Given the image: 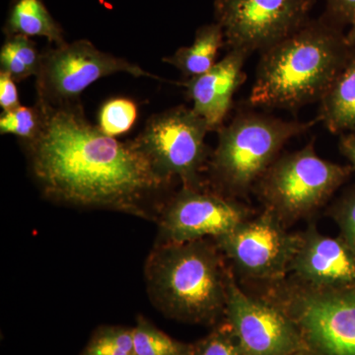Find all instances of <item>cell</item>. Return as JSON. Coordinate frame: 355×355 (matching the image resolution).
Instances as JSON below:
<instances>
[{
	"label": "cell",
	"mask_w": 355,
	"mask_h": 355,
	"mask_svg": "<svg viewBox=\"0 0 355 355\" xmlns=\"http://www.w3.org/2000/svg\"><path fill=\"white\" fill-rule=\"evenodd\" d=\"M43 113L38 137L24 146L30 170L53 202L153 217L154 205L172 182L159 175L133 139L121 142L89 123L81 102Z\"/></svg>",
	"instance_id": "obj_1"
},
{
	"label": "cell",
	"mask_w": 355,
	"mask_h": 355,
	"mask_svg": "<svg viewBox=\"0 0 355 355\" xmlns=\"http://www.w3.org/2000/svg\"><path fill=\"white\" fill-rule=\"evenodd\" d=\"M352 53L335 25L323 18L308 20L261 51L250 104L296 110L320 102Z\"/></svg>",
	"instance_id": "obj_2"
},
{
	"label": "cell",
	"mask_w": 355,
	"mask_h": 355,
	"mask_svg": "<svg viewBox=\"0 0 355 355\" xmlns=\"http://www.w3.org/2000/svg\"><path fill=\"white\" fill-rule=\"evenodd\" d=\"M230 277L220 249L207 239L156 244L146 261L153 304L186 323L212 324L225 316Z\"/></svg>",
	"instance_id": "obj_3"
},
{
	"label": "cell",
	"mask_w": 355,
	"mask_h": 355,
	"mask_svg": "<svg viewBox=\"0 0 355 355\" xmlns=\"http://www.w3.org/2000/svg\"><path fill=\"white\" fill-rule=\"evenodd\" d=\"M309 121H284L263 114H240L218 130L210 172L224 195L242 196L254 188L289 140L314 127Z\"/></svg>",
	"instance_id": "obj_4"
},
{
	"label": "cell",
	"mask_w": 355,
	"mask_h": 355,
	"mask_svg": "<svg viewBox=\"0 0 355 355\" xmlns=\"http://www.w3.org/2000/svg\"><path fill=\"white\" fill-rule=\"evenodd\" d=\"M352 168L324 160L314 140L300 150L280 156L254 188L266 209L280 221L302 218L321 207L349 178Z\"/></svg>",
	"instance_id": "obj_5"
},
{
	"label": "cell",
	"mask_w": 355,
	"mask_h": 355,
	"mask_svg": "<svg viewBox=\"0 0 355 355\" xmlns=\"http://www.w3.org/2000/svg\"><path fill=\"white\" fill-rule=\"evenodd\" d=\"M275 304L318 355H355V288L279 289Z\"/></svg>",
	"instance_id": "obj_6"
},
{
	"label": "cell",
	"mask_w": 355,
	"mask_h": 355,
	"mask_svg": "<svg viewBox=\"0 0 355 355\" xmlns=\"http://www.w3.org/2000/svg\"><path fill=\"white\" fill-rule=\"evenodd\" d=\"M209 132L193 108L178 106L151 116L133 141L166 180L198 186L209 155L205 137Z\"/></svg>",
	"instance_id": "obj_7"
},
{
	"label": "cell",
	"mask_w": 355,
	"mask_h": 355,
	"mask_svg": "<svg viewBox=\"0 0 355 355\" xmlns=\"http://www.w3.org/2000/svg\"><path fill=\"white\" fill-rule=\"evenodd\" d=\"M116 73L171 83L125 58L100 51L87 40H78L42 53L36 76L37 101L53 107L80 102V95L91 84Z\"/></svg>",
	"instance_id": "obj_8"
},
{
	"label": "cell",
	"mask_w": 355,
	"mask_h": 355,
	"mask_svg": "<svg viewBox=\"0 0 355 355\" xmlns=\"http://www.w3.org/2000/svg\"><path fill=\"white\" fill-rule=\"evenodd\" d=\"M315 0H214L229 51H266L309 20Z\"/></svg>",
	"instance_id": "obj_9"
},
{
	"label": "cell",
	"mask_w": 355,
	"mask_h": 355,
	"mask_svg": "<svg viewBox=\"0 0 355 355\" xmlns=\"http://www.w3.org/2000/svg\"><path fill=\"white\" fill-rule=\"evenodd\" d=\"M270 210L248 218L230 232L216 238L222 254L247 279L280 282L291 272L300 234H291Z\"/></svg>",
	"instance_id": "obj_10"
},
{
	"label": "cell",
	"mask_w": 355,
	"mask_h": 355,
	"mask_svg": "<svg viewBox=\"0 0 355 355\" xmlns=\"http://www.w3.org/2000/svg\"><path fill=\"white\" fill-rule=\"evenodd\" d=\"M249 209L203 184L182 186L159 211L156 244L197 241L230 232L249 218Z\"/></svg>",
	"instance_id": "obj_11"
},
{
	"label": "cell",
	"mask_w": 355,
	"mask_h": 355,
	"mask_svg": "<svg viewBox=\"0 0 355 355\" xmlns=\"http://www.w3.org/2000/svg\"><path fill=\"white\" fill-rule=\"evenodd\" d=\"M225 316L244 355H291L307 347L284 310L247 295L231 275Z\"/></svg>",
	"instance_id": "obj_12"
},
{
	"label": "cell",
	"mask_w": 355,
	"mask_h": 355,
	"mask_svg": "<svg viewBox=\"0 0 355 355\" xmlns=\"http://www.w3.org/2000/svg\"><path fill=\"white\" fill-rule=\"evenodd\" d=\"M291 272L302 286L316 289L355 287V253L343 238H333L311 227L300 234Z\"/></svg>",
	"instance_id": "obj_13"
},
{
	"label": "cell",
	"mask_w": 355,
	"mask_h": 355,
	"mask_svg": "<svg viewBox=\"0 0 355 355\" xmlns=\"http://www.w3.org/2000/svg\"><path fill=\"white\" fill-rule=\"evenodd\" d=\"M249 55L243 51H229L205 73L177 83L186 88L193 111L207 121L210 132H218L223 127L233 96L246 81L244 65Z\"/></svg>",
	"instance_id": "obj_14"
},
{
	"label": "cell",
	"mask_w": 355,
	"mask_h": 355,
	"mask_svg": "<svg viewBox=\"0 0 355 355\" xmlns=\"http://www.w3.org/2000/svg\"><path fill=\"white\" fill-rule=\"evenodd\" d=\"M317 119L331 132H355V53L320 101Z\"/></svg>",
	"instance_id": "obj_15"
},
{
	"label": "cell",
	"mask_w": 355,
	"mask_h": 355,
	"mask_svg": "<svg viewBox=\"0 0 355 355\" xmlns=\"http://www.w3.org/2000/svg\"><path fill=\"white\" fill-rule=\"evenodd\" d=\"M3 33L6 37H43L55 46L67 43L64 29L51 16L44 0H11Z\"/></svg>",
	"instance_id": "obj_16"
},
{
	"label": "cell",
	"mask_w": 355,
	"mask_h": 355,
	"mask_svg": "<svg viewBox=\"0 0 355 355\" xmlns=\"http://www.w3.org/2000/svg\"><path fill=\"white\" fill-rule=\"evenodd\" d=\"M224 35L216 22L203 25L196 32L195 41L189 46L178 49L172 55L163 58L186 78L205 73L216 64L218 51L223 46Z\"/></svg>",
	"instance_id": "obj_17"
},
{
	"label": "cell",
	"mask_w": 355,
	"mask_h": 355,
	"mask_svg": "<svg viewBox=\"0 0 355 355\" xmlns=\"http://www.w3.org/2000/svg\"><path fill=\"white\" fill-rule=\"evenodd\" d=\"M42 53L29 37H6L0 50V71L6 72L16 83L37 76L41 67Z\"/></svg>",
	"instance_id": "obj_18"
},
{
	"label": "cell",
	"mask_w": 355,
	"mask_h": 355,
	"mask_svg": "<svg viewBox=\"0 0 355 355\" xmlns=\"http://www.w3.org/2000/svg\"><path fill=\"white\" fill-rule=\"evenodd\" d=\"M135 355H190L193 345L178 342L142 316L132 328Z\"/></svg>",
	"instance_id": "obj_19"
},
{
	"label": "cell",
	"mask_w": 355,
	"mask_h": 355,
	"mask_svg": "<svg viewBox=\"0 0 355 355\" xmlns=\"http://www.w3.org/2000/svg\"><path fill=\"white\" fill-rule=\"evenodd\" d=\"M43 127V113L38 105L25 107L20 105L0 116V133L19 137L23 144L38 137Z\"/></svg>",
	"instance_id": "obj_20"
},
{
	"label": "cell",
	"mask_w": 355,
	"mask_h": 355,
	"mask_svg": "<svg viewBox=\"0 0 355 355\" xmlns=\"http://www.w3.org/2000/svg\"><path fill=\"white\" fill-rule=\"evenodd\" d=\"M81 355H135L132 328L100 327L93 334Z\"/></svg>",
	"instance_id": "obj_21"
},
{
	"label": "cell",
	"mask_w": 355,
	"mask_h": 355,
	"mask_svg": "<svg viewBox=\"0 0 355 355\" xmlns=\"http://www.w3.org/2000/svg\"><path fill=\"white\" fill-rule=\"evenodd\" d=\"M137 119V106L128 98H114L103 105L98 128L105 135L114 137L128 132Z\"/></svg>",
	"instance_id": "obj_22"
},
{
	"label": "cell",
	"mask_w": 355,
	"mask_h": 355,
	"mask_svg": "<svg viewBox=\"0 0 355 355\" xmlns=\"http://www.w3.org/2000/svg\"><path fill=\"white\" fill-rule=\"evenodd\" d=\"M190 355H244L228 324L191 347Z\"/></svg>",
	"instance_id": "obj_23"
},
{
	"label": "cell",
	"mask_w": 355,
	"mask_h": 355,
	"mask_svg": "<svg viewBox=\"0 0 355 355\" xmlns=\"http://www.w3.org/2000/svg\"><path fill=\"white\" fill-rule=\"evenodd\" d=\"M333 214L342 231L343 239L355 253V193L340 200Z\"/></svg>",
	"instance_id": "obj_24"
},
{
	"label": "cell",
	"mask_w": 355,
	"mask_h": 355,
	"mask_svg": "<svg viewBox=\"0 0 355 355\" xmlns=\"http://www.w3.org/2000/svg\"><path fill=\"white\" fill-rule=\"evenodd\" d=\"M323 19L331 24L350 23L355 16V0H326Z\"/></svg>",
	"instance_id": "obj_25"
},
{
	"label": "cell",
	"mask_w": 355,
	"mask_h": 355,
	"mask_svg": "<svg viewBox=\"0 0 355 355\" xmlns=\"http://www.w3.org/2000/svg\"><path fill=\"white\" fill-rule=\"evenodd\" d=\"M16 83L6 72L0 71V107L3 111L20 106Z\"/></svg>",
	"instance_id": "obj_26"
},
{
	"label": "cell",
	"mask_w": 355,
	"mask_h": 355,
	"mask_svg": "<svg viewBox=\"0 0 355 355\" xmlns=\"http://www.w3.org/2000/svg\"><path fill=\"white\" fill-rule=\"evenodd\" d=\"M340 149L343 155L349 159L355 170V133L343 135L340 137Z\"/></svg>",
	"instance_id": "obj_27"
},
{
	"label": "cell",
	"mask_w": 355,
	"mask_h": 355,
	"mask_svg": "<svg viewBox=\"0 0 355 355\" xmlns=\"http://www.w3.org/2000/svg\"><path fill=\"white\" fill-rule=\"evenodd\" d=\"M350 24H352V28H350L349 32L345 36V41H347L350 48H354L355 46V16L352 22H350Z\"/></svg>",
	"instance_id": "obj_28"
},
{
	"label": "cell",
	"mask_w": 355,
	"mask_h": 355,
	"mask_svg": "<svg viewBox=\"0 0 355 355\" xmlns=\"http://www.w3.org/2000/svg\"><path fill=\"white\" fill-rule=\"evenodd\" d=\"M291 355H318L315 354L313 350L308 349V347H305V349H299L297 352H293V354Z\"/></svg>",
	"instance_id": "obj_29"
},
{
	"label": "cell",
	"mask_w": 355,
	"mask_h": 355,
	"mask_svg": "<svg viewBox=\"0 0 355 355\" xmlns=\"http://www.w3.org/2000/svg\"><path fill=\"white\" fill-rule=\"evenodd\" d=\"M354 288H355V287H354Z\"/></svg>",
	"instance_id": "obj_30"
}]
</instances>
